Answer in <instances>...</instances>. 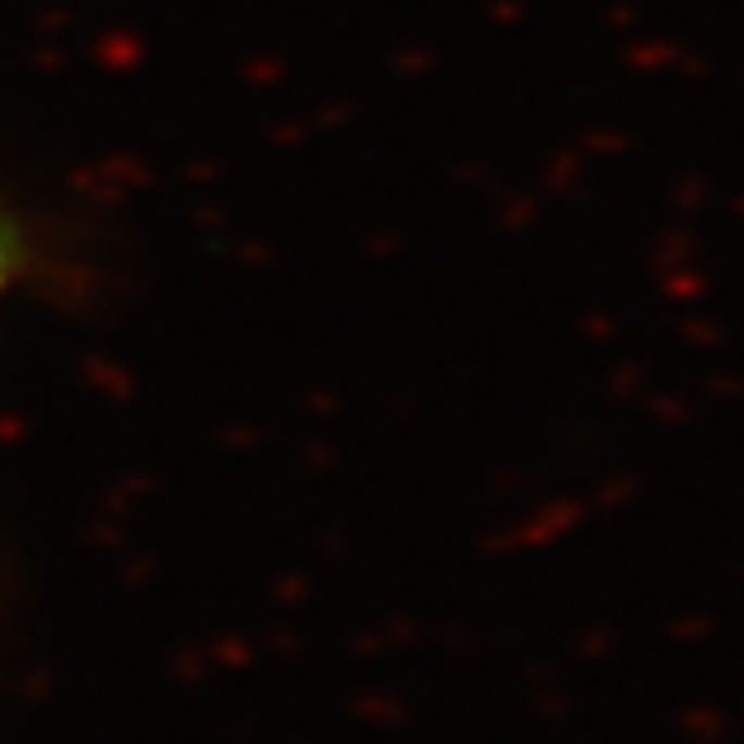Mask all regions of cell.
I'll return each instance as SVG.
<instances>
[{
    "label": "cell",
    "instance_id": "obj_1",
    "mask_svg": "<svg viewBox=\"0 0 744 744\" xmlns=\"http://www.w3.org/2000/svg\"><path fill=\"white\" fill-rule=\"evenodd\" d=\"M18 234H14V225L10 220H0V296L10 292V283L18 278Z\"/></svg>",
    "mask_w": 744,
    "mask_h": 744
}]
</instances>
